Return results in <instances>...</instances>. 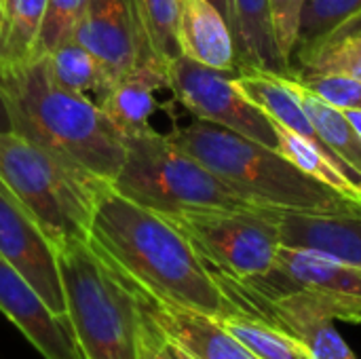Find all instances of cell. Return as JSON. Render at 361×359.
Segmentation results:
<instances>
[{"mask_svg": "<svg viewBox=\"0 0 361 359\" xmlns=\"http://www.w3.org/2000/svg\"><path fill=\"white\" fill-rule=\"evenodd\" d=\"M89 241L154 303L214 320L237 311L186 235L171 220L125 199L110 184L95 199Z\"/></svg>", "mask_w": 361, "mask_h": 359, "instance_id": "6da1fadb", "label": "cell"}, {"mask_svg": "<svg viewBox=\"0 0 361 359\" xmlns=\"http://www.w3.org/2000/svg\"><path fill=\"white\" fill-rule=\"evenodd\" d=\"M13 131L91 176L112 182L125 161V138L85 95L55 83L47 57L0 68Z\"/></svg>", "mask_w": 361, "mask_h": 359, "instance_id": "7a4b0ae2", "label": "cell"}, {"mask_svg": "<svg viewBox=\"0 0 361 359\" xmlns=\"http://www.w3.org/2000/svg\"><path fill=\"white\" fill-rule=\"evenodd\" d=\"M169 138L256 207L300 214L361 212L357 203L300 171L281 152L195 118Z\"/></svg>", "mask_w": 361, "mask_h": 359, "instance_id": "3957f363", "label": "cell"}, {"mask_svg": "<svg viewBox=\"0 0 361 359\" xmlns=\"http://www.w3.org/2000/svg\"><path fill=\"white\" fill-rule=\"evenodd\" d=\"M57 264L82 358L144 359L152 300L89 239L61 245Z\"/></svg>", "mask_w": 361, "mask_h": 359, "instance_id": "277c9868", "label": "cell"}, {"mask_svg": "<svg viewBox=\"0 0 361 359\" xmlns=\"http://www.w3.org/2000/svg\"><path fill=\"white\" fill-rule=\"evenodd\" d=\"M0 182L55 252L70 241L89 239L95 199L108 184L15 131L0 133Z\"/></svg>", "mask_w": 361, "mask_h": 359, "instance_id": "5b68a950", "label": "cell"}, {"mask_svg": "<svg viewBox=\"0 0 361 359\" xmlns=\"http://www.w3.org/2000/svg\"><path fill=\"white\" fill-rule=\"evenodd\" d=\"M110 186L125 199L161 216L201 209L260 212L182 150L169 133L146 127L125 135V161Z\"/></svg>", "mask_w": 361, "mask_h": 359, "instance_id": "8992f818", "label": "cell"}, {"mask_svg": "<svg viewBox=\"0 0 361 359\" xmlns=\"http://www.w3.org/2000/svg\"><path fill=\"white\" fill-rule=\"evenodd\" d=\"M212 273L237 311L292 336L315 359H357L334 328V322L353 324L343 305L290 281L275 269L250 279H237L214 269Z\"/></svg>", "mask_w": 361, "mask_h": 359, "instance_id": "52a82bcc", "label": "cell"}, {"mask_svg": "<svg viewBox=\"0 0 361 359\" xmlns=\"http://www.w3.org/2000/svg\"><path fill=\"white\" fill-rule=\"evenodd\" d=\"M195 245L205 264L237 279L267 275L275 267L279 226L273 209H201L165 216Z\"/></svg>", "mask_w": 361, "mask_h": 359, "instance_id": "ba28073f", "label": "cell"}, {"mask_svg": "<svg viewBox=\"0 0 361 359\" xmlns=\"http://www.w3.org/2000/svg\"><path fill=\"white\" fill-rule=\"evenodd\" d=\"M167 76L169 91L195 118L220 125L273 150L279 148L273 118L241 93L235 72L214 70L178 55L167 63Z\"/></svg>", "mask_w": 361, "mask_h": 359, "instance_id": "9c48e42d", "label": "cell"}, {"mask_svg": "<svg viewBox=\"0 0 361 359\" xmlns=\"http://www.w3.org/2000/svg\"><path fill=\"white\" fill-rule=\"evenodd\" d=\"M74 38L102 63L112 85L148 59H159L137 0H89Z\"/></svg>", "mask_w": 361, "mask_h": 359, "instance_id": "30bf717a", "label": "cell"}, {"mask_svg": "<svg viewBox=\"0 0 361 359\" xmlns=\"http://www.w3.org/2000/svg\"><path fill=\"white\" fill-rule=\"evenodd\" d=\"M0 258H4L57 313L68 315L57 252L32 216L0 182Z\"/></svg>", "mask_w": 361, "mask_h": 359, "instance_id": "8fae6325", "label": "cell"}, {"mask_svg": "<svg viewBox=\"0 0 361 359\" xmlns=\"http://www.w3.org/2000/svg\"><path fill=\"white\" fill-rule=\"evenodd\" d=\"M0 311L44 359H85L70 317L57 315L4 258H0Z\"/></svg>", "mask_w": 361, "mask_h": 359, "instance_id": "7c38bea8", "label": "cell"}, {"mask_svg": "<svg viewBox=\"0 0 361 359\" xmlns=\"http://www.w3.org/2000/svg\"><path fill=\"white\" fill-rule=\"evenodd\" d=\"M279 241L288 248L311 250L361 269V212L300 214L273 209Z\"/></svg>", "mask_w": 361, "mask_h": 359, "instance_id": "4fadbf2b", "label": "cell"}, {"mask_svg": "<svg viewBox=\"0 0 361 359\" xmlns=\"http://www.w3.org/2000/svg\"><path fill=\"white\" fill-rule=\"evenodd\" d=\"M290 281L343 305L361 326V269L319 252L279 245L275 267Z\"/></svg>", "mask_w": 361, "mask_h": 359, "instance_id": "5bb4252c", "label": "cell"}, {"mask_svg": "<svg viewBox=\"0 0 361 359\" xmlns=\"http://www.w3.org/2000/svg\"><path fill=\"white\" fill-rule=\"evenodd\" d=\"M150 322L167 343L192 359H258L209 315L152 300Z\"/></svg>", "mask_w": 361, "mask_h": 359, "instance_id": "9a60e30c", "label": "cell"}, {"mask_svg": "<svg viewBox=\"0 0 361 359\" xmlns=\"http://www.w3.org/2000/svg\"><path fill=\"white\" fill-rule=\"evenodd\" d=\"M178 42L182 55L207 68L237 74V51L231 25L212 0H182Z\"/></svg>", "mask_w": 361, "mask_h": 359, "instance_id": "2e32d148", "label": "cell"}, {"mask_svg": "<svg viewBox=\"0 0 361 359\" xmlns=\"http://www.w3.org/2000/svg\"><path fill=\"white\" fill-rule=\"evenodd\" d=\"M169 89L167 63L161 59H148L118 78L99 108L125 135L137 133L150 127V116L159 108V91Z\"/></svg>", "mask_w": 361, "mask_h": 359, "instance_id": "e0dca14e", "label": "cell"}, {"mask_svg": "<svg viewBox=\"0 0 361 359\" xmlns=\"http://www.w3.org/2000/svg\"><path fill=\"white\" fill-rule=\"evenodd\" d=\"M231 30L237 51V72H288L275 44L269 0H233Z\"/></svg>", "mask_w": 361, "mask_h": 359, "instance_id": "ac0fdd59", "label": "cell"}, {"mask_svg": "<svg viewBox=\"0 0 361 359\" xmlns=\"http://www.w3.org/2000/svg\"><path fill=\"white\" fill-rule=\"evenodd\" d=\"M292 76L341 74L361 78V23L347 25L313 42L298 44L292 53Z\"/></svg>", "mask_w": 361, "mask_h": 359, "instance_id": "d6986e66", "label": "cell"}, {"mask_svg": "<svg viewBox=\"0 0 361 359\" xmlns=\"http://www.w3.org/2000/svg\"><path fill=\"white\" fill-rule=\"evenodd\" d=\"M279 80L298 97L300 106L305 108L307 116L311 118L313 127L317 129L324 144L357 176H361V133L347 118V114L322 97H317L311 89H307L298 78L292 74H277Z\"/></svg>", "mask_w": 361, "mask_h": 359, "instance_id": "ffe728a7", "label": "cell"}, {"mask_svg": "<svg viewBox=\"0 0 361 359\" xmlns=\"http://www.w3.org/2000/svg\"><path fill=\"white\" fill-rule=\"evenodd\" d=\"M47 59H49L51 76L59 87L85 95L97 106L112 89V80L104 72L102 63L74 36L63 40Z\"/></svg>", "mask_w": 361, "mask_h": 359, "instance_id": "44dd1931", "label": "cell"}, {"mask_svg": "<svg viewBox=\"0 0 361 359\" xmlns=\"http://www.w3.org/2000/svg\"><path fill=\"white\" fill-rule=\"evenodd\" d=\"M44 11L47 0H2V68H15L34 59Z\"/></svg>", "mask_w": 361, "mask_h": 359, "instance_id": "7402d4cb", "label": "cell"}, {"mask_svg": "<svg viewBox=\"0 0 361 359\" xmlns=\"http://www.w3.org/2000/svg\"><path fill=\"white\" fill-rule=\"evenodd\" d=\"M218 322L258 359H315L305 345L247 313L233 311Z\"/></svg>", "mask_w": 361, "mask_h": 359, "instance_id": "603a6c76", "label": "cell"}, {"mask_svg": "<svg viewBox=\"0 0 361 359\" xmlns=\"http://www.w3.org/2000/svg\"><path fill=\"white\" fill-rule=\"evenodd\" d=\"M353 23H361V0H307L298 44L313 42Z\"/></svg>", "mask_w": 361, "mask_h": 359, "instance_id": "cb8c5ba5", "label": "cell"}, {"mask_svg": "<svg viewBox=\"0 0 361 359\" xmlns=\"http://www.w3.org/2000/svg\"><path fill=\"white\" fill-rule=\"evenodd\" d=\"M140 13L157 57L169 63L180 53L178 42V21L182 0H137Z\"/></svg>", "mask_w": 361, "mask_h": 359, "instance_id": "d4e9b609", "label": "cell"}, {"mask_svg": "<svg viewBox=\"0 0 361 359\" xmlns=\"http://www.w3.org/2000/svg\"><path fill=\"white\" fill-rule=\"evenodd\" d=\"M89 0H47V11L40 28V36L34 49L36 57H49L63 40L74 36Z\"/></svg>", "mask_w": 361, "mask_h": 359, "instance_id": "484cf974", "label": "cell"}, {"mask_svg": "<svg viewBox=\"0 0 361 359\" xmlns=\"http://www.w3.org/2000/svg\"><path fill=\"white\" fill-rule=\"evenodd\" d=\"M307 89H311L326 104L347 112L361 110V78L341 76V74H322V76H294Z\"/></svg>", "mask_w": 361, "mask_h": 359, "instance_id": "4316f807", "label": "cell"}, {"mask_svg": "<svg viewBox=\"0 0 361 359\" xmlns=\"http://www.w3.org/2000/svg\"><path fill=\"white\" fill-rule=\"evenodd\" d=\"M305 4H307V0H269L275 44H277V51H279L283 63L288 66V72H290L292 53L298 44V32H300V19H302Z\"/></svg>", "mask_w": 361, "mask_h": 359, "instance_id": "83f0119b", "label": "cell"}, {"mask_svg": "<svg viewBox=\"0 0 361 359\" xmlns=\"http://www.w3.org/2000/svg\"><path fill=\"white\" fill-rule=\"evenodd\" d=\"M144 359H173L171 358V351H169L167 341L161 336V332L154 328L152 322H150V328H148L146 341H144Z\"/></svg>", "mask_w": 361, "mask_h": 359, "instance_id": "f1b7e54d", "label": "cell"}, {"mask_svg": "<svg viewBox=\"0 0 361 359\" xmlns=\"http://www.w3.org/2000/svg\"><path fill=\"white\" fill-rule=\"evenodd\" d=\"M8 131H13V123H11V114H8L4 95L0 91V133H8Z\"/></svg>", "mask_w": 361, "mask_h": 359, "instance_id": "f546056e", "label": "cell"}, {"mask_svg": "<svg viewBox=\"0 0 361 359\" xmlns=\"http://www.w3.org/2000/svg\"><path fill=\"white\" fill-rule=\"evenodd\" d=\"M216 6H218V11L224 15V19L228 21V25H233V0H212ZM233 32V30H231Z\"/></svg>", "mask_w": 361, "mask_h": 359, "instance_id": "4dcf8cb0", "label": "cell"}, {"mask_svg": "<svg viewBox=\"0 0 361 359\" xmlns=\"http://www.w3.org/2000/svg\"><path fill=\"white\" fill-rule=\"evenodd\" d=\"M345 114H347V118L353 123V127L361 133V110H347Z\"/></svg>", "mask_w": 361, "mask_h": 359, "instance_id": "1f68e13d", "label": "cell"}, {"mask_svg": "<svg viewBox=\"0 0 361 359\" xmlns=\"http://www.w3.org/2000/svg\"><path fill=\"white\" fill-rule=\"evenodd\" d=\"M4 66V40H2V0H0V68Z\"/></svg>", "mask_w": 361, "mask_h": 359, "instance_id": "d6a6232c", "label": "cell"}, {"mask_svg": "<svg viewBox=\"0 0 361 359\" xmlns=\"http://www.w3.org/2000/svg\"><path fill=\"white\" fill-rule=\"evenodd\" d=\"M167 345H169V351H171V358L173 359H192L190 355H186L184 351H180L178 347H173L171 343H167Z\"/></svg>", "mask_w": 361, "mask_h": 359, "instance_id": "836d02e7", "label": "cell"}]
</instances>
